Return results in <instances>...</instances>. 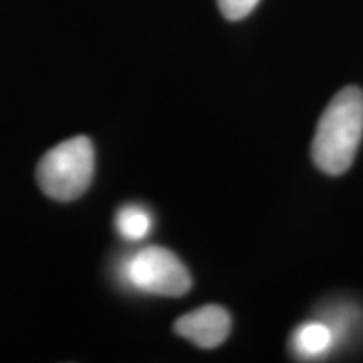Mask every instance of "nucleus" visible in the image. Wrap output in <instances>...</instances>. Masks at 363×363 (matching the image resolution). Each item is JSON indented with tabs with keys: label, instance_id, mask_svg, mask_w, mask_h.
<instances>
[{
	"label": "nucleus",
	"instance_id": "obj_1",
	"mask_svg": "<svg viewBox=\"0 0 363 363\" xmlns=\"http://www.w3.org/2000/svg\"><path fill=\"white\" fill-rule=\"evenodd\" d=\"M363 138V91L347 86L331 99L318 121L313 138V162L326 175L338 177L355 160Z\"/></svg>",
	"mask_w": 363,
	"mask_h": 363
},
{
	"label": "nucleus",
	"instance_id": "obj_2",
	"mask_svg": "<svg viewBox=\"0 0 363 363\" xmlns=\"http://www.w3.org/2000/svg\"><path fill=\"white\" fill-rule=\"evenodd\" d=\"M94 175V148L89 138L74 136L49 150L38 165V184L48 197L74 201L88 190Z\"/></svg>",
	"mask_w": 363,
	"mask_h": 363
},
{
	"label": "nucleus",
	"instance_id": "obj_3",
	"mask_svg": "<svg viewBox=\"0 0 363 363\" xmlns=\"http://www.w3.org/2000/svg\"><path fill=\"white\" fill-rule=\"evenodd\" d=\"M123 278L135 289L158 296H184L192 278L174 252L165 247H145L125 262Z\"/></svg>",
	"mask_w": 363,
	"mask_h": 363
},
{
	"label": "nucleus",
	"instance_id": "obj_4",
	"mask_svg": "<svg viewBox=\"0 0 363 363\" xmlns=\"http://www.w3.org/2000/svg\"><path fill=\"white\" fill-rule=\"evenodd\" d=\"M230 315L222 306L206 305L179 318L175 333L201 348H216L229 337Z\"/></svg>",
	"mask_w": 363,
	"mask_h": 363
},
{
	"label": "nucleus",
	"instance_id": "obj_5",
	"mask_svg": "<svg viewBox=\"0 0 363 363\" xmlns=\"http://www.w3.org/2000/svg\"><path fill=\"white\" fill-rule=\"evenodd\" d=\"M335 343L333 331L325 321H308L293 335V348L299 357L316 358L330 352Z\"/></svg>",
	"mask_w": 363,
	"mask_h": 363
},
{
	"label": "nucleus",
	"instance_id": "obj_6",
	"mask_svg": "<svg viewBox=\"0 0 363 363\" xmlns=\"http://www.w3.org/2000/svg\"><path fill=\"white\" fill-rule=\"evenodd\" d=\"M153 219L147 208L140 206H125L116 214L118 233L128 240H140L147 238L152 230Z\"/></svg>",
	"mask_w": 363,
	"mask_h": 363
},
{
	"label": "nucleus",
	"instance_id": "obj_7",
	"mask_svg": "<svg viewBox=\"0 0 363 363\" xmlns=\"http://www.w3.org/2000/svg\"><path fill=\"white\" fill-rule=\"evenodd\" d=\"M222 16L229 21H240L257 7L259 0H217Z\"/></svg>",
	"mask_w": 363,
	"mask_h": 363
}]
</instances>
